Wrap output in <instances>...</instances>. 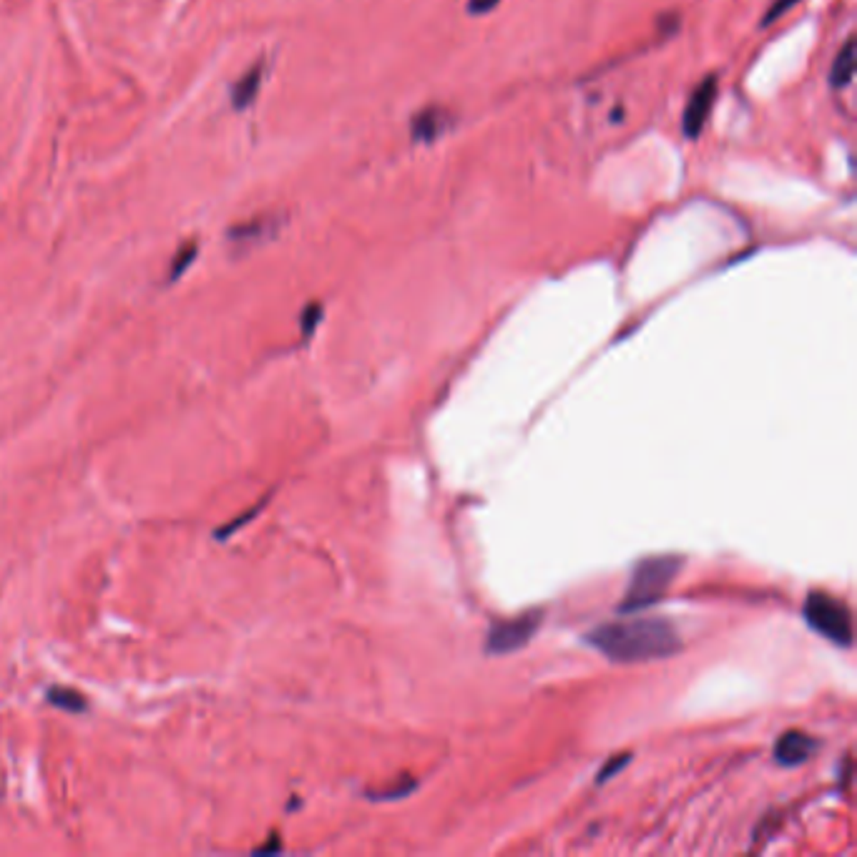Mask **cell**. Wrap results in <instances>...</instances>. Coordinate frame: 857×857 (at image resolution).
<instances>
[{"instance_id":"obj_1","label":"cell","mask_w":857,"mask_h":857,"mask_svg":"<svg viewBox=\"0 0 857 857\" xmlns=\"http://www.w3.org/2000/svg\"><path fill=\"white\" fill-rule=\"evenodd\" d=\"M584 641L616 664H641V661L669 658L682 649V639L669 622L641 619V616L601 623L584 636Z\"/></svg>"},{"instance_id":"obj_2","label":"cell","mask_w":857,"mask_h":857,"mask_svg":"<svg viewBox=\"0 0 857 857\" xmlns=\"http://www.w3.org/2000/svg\"><path fill=\"white\" fill-rule=\"evenodd\" d=\"M679 569H682V561L676 556H654V559L641 561L632 573V584L619 604V614L629 616L654 606L669 591Z\"/></svg>"},{"instance_id":"obj_3","label":"cell","mask_w":857,"mask_h":857,"mask_svg":"<svg viewBox=\"0 0 857 857\" xmlns=\"http://www.w3.org/2000/svg\"><path fill=\"white\" fill-rule=\"evenodd\" d=\"M802 616L809 629L822 639H827L830 644L850 649L855 641L853 611L840 598L830 596L825 591H812L802 604Z\"/></svg>"},{"instance_id":"obj_4","label":"cell","mask_w":857,"mask_h":857,"mask_svg":"<svg viewBox=\"0 0 857 857\" xmlns=\"http://www.w3.org/2000/svg\"><path fill=\"white\" fill-rule=\"evenodd\" d=\"M541 622H543V611H526L521 616L490 623L485 634V651L490 657H506L513 651H521L523 646L531 644Z\"/></svg>"},{"instance_id":"obj_5","label":"cell","mask_w":857,"mask_h":857,"mask_svg":"<svg viewBox=\"0 0 857 857\" xmlns=\"http://www.w3.org/2000/svg\"><path fill=\"white\" fill-rule=\"evenodd\" d=\"M285 222L287 216L279 212L257 214V216H252L247 222L234 224V226L226 232V242H229V247L239 249V252L261 247V244H267L269 239H274V236L282 232Z\"/></svg>"},{"instance_id":"obj_6","label":"cell","mask_w":857,"mask_h":857,"mask_svg":"<svg viewBox=\"0 0 857 857\" xmlns=\"http://www.w3.org/2000/svg\"><path fill=\"white\" fill-rule=\"evenodd\" d=\"M717 91H720V78H717V75H707V78L692 91V96L686 101L682 113L684 137L696 138L702 134L709 113H711V106H714V101H717Z\"/></svg>"},{"instance_id":"obj_7","label":"cell","mask_w":857,"mask_h":857,"mask_svg":"<svg viewBox=\"0 0 857 857\" xmlns=\"http://www.w3.org/2000/svg\"><path fill=\"white\" fill-rule=\"evenodd\" d=\"M455 126V116L443 106H428L418 111L411 121V138L418 144H433Z\"/></svg>"},{"instance_id":"obj_8","label":"cell","mask_w":857,"mask_h":857,"mask_svg":"<svg viewBox=\"0 0 857 857\" xmlns=\"http://www.w3.org/2000/svg\"><path fill=\"white\" fill-rule=\"evenodd\" d=\"M817 747H820L817 745V739H812L809 734L787 732L782 734V737L777 739V745H774V759H777L780 767L792 770V767L805 764V762L817 752Z\"/></svg>"},{"instance_id":"obj_9","label":"cell","mask_w":857,"mask_h":857,"mask_svg":"<svg viewBox=\"0 0 857 857\" xmlns=\"http://www.w3.org/2000/svg\"><path fill=\"white\" fill-rule=\"evenodd\" d=\"M264 75H267V61H257L247 74L239 75L234 81V86L229 91V101H232V109L234 111H247L249 106L257 101L264 84Z\"/></svg>"},{"instance_id":"obj_10","label":"cell","mask_w":857,"mask_h":857,"mask_svg":"<svg viewBox=\"0 0 857 857\" xmlns=\"http://www.w3.org/2000/svg\"><path fill=\"white\" fill-rule=\"evenodd\" d=\"M853 75H855V38L850 36L835 56L833 68H830V86L847 88L853 84Z\"/></svg>"},{"instance_id":"obj_11","label":"cell","mask_w":857,"mask_h":857,"mask_svg":"<svg viewBox=\"0 0 857 857\" xmlns=\"http://www.w3.org/2000/svg\"><path fill=\"white\" fill-rule=\"evenodd\" d=\"M46 702H49L50 707L63 709V711H68V714H84L88 709L86 696L81 694V692H75L71 686H50L49 692H46Z\"/></svg>"},{"instance_id":"obj_12","label":"cell","mask_w":857,"mask_h":857,"mask_svg":"<svg viewBox=\"0 0 857 857\" xmlns=\"http://www.w3.org/2000/svg\"><path fill=\"white\" fill-rule=\"evenodd\" d=\"M197 254H199L197 242H184L181 247L176 249V254L172 257V264H169V272H166V285H174V282H179V279L189 272V267L194 264Z\"/></svg>"},{"instance_id":"obj_13","label":"cell","mask_w":857,"mask_h":857,"mask_svg":"<svg viewBox=\"0 0 857 857\" xmlns=\"http://www.w3.org/2000/svg\"><path fill=\"white\" fill-rule=\"evenodd\" d=\"M418 787V782H412L411 777H400L398 782H393L385 790H370L367 797L375 800V802H393V800H402V797H408Z\"/></svg>"},{"instance_id":"obj_14","label":"cell","mask_w":857,"mask_h":857,"mask_svg":"<svg viewBox=\"0 0 857 857\" xmlns=\"http://www.w3.org/2000/svg\"><path fill=\"white\" fill-rule=\"evenodd\" d=\"M267 503H269V496L261 498L260 503H257V506H252L247 513H239V518H234L232 523H226V526H222V528H216V531H214V538H216V541H226V538H232V535H234L236 531L242 528V526H247V523L254 521V518L260 516V510L264 508Z\"/></svg>"},{"instance_id":"obj_15","label":"cell","mask_w":857,"mask_h":857,"mask_svg":"<svg viewBox=\"0 0 857 857\" xmlns=\"http://www.w3.org/2000/svg\"><path fill=\"white\" fill-rule=\"evenodd\" d=\"M322 314H324V310H322V305H320V302H312V305H307V307L302 310V314H299V327H302V335H305V337L314 335L317 324L322 322Z\"/></svg>"},{"instance_id":"obj_16","label":"cell","mask_w":857,"mask_h":857,"mask_svg":"<svg viewBox=\"0 0 857 857\" xmlns=\"http://www.w3.org/2000/svg\"><path fill=\"white\" fill-rule=\"evenodd\" d=\"M629 762H632V755H619V757H611L609 762H606V764H604V767L598 770L596 782L604 784V782H609V780H614V777H616V774H619V772H622L623 767L629 764Z\"/></svg>"},{"instance_id":"obj_17","label":"cell","mask_w":857,"mask_h":857,"mask_svg":"<svg viewBox=\"0 0 857 857\" xmlns=\"http://www.w3.org/2000/svg\"><path fill=\"white\" fill-rule=\"evenodd\" d=\"M797 3H800V0H772V5L767 8V13H764V18H762V28H767V25L774 23L777 18H782L784 13L792 11Z\"/></svg>"},{"instance_id":"obj_18","label":"cell","mask_w":857,"mask_h":857,"mask_svg":"<svg viewBox=\"0 0 857 857\" xmlns=\"http://www.w3.org/2000/svg\"><path fill=\"white\" fill-rule=\"evenodd\" d=\"M498 3H500V0H468V13H471V15H485V13L498 8Z\"/></svg>"},{"instance_id":"obj_19","label":"cell","mask_w":857,"mask_h":857,"mask_svg":"<svg viewBox=\"0 0 857 857\" xmlns=\"http://www.w3.org/2000/svg\"><path fill=\"white\" fill-rule=\"evenodd\" d=\"M277 853H282V840H279V835H272V837H269V843L254 847V855H277Z\"/></svg>"},{"instance_id":"obj_20","label":"cell","mask_w":857,"mask_h":857,"mask_svg":"<svg viewBox=\"0 0 857 857\" xmlns=\"http://www.w3.org/2000/svg\"><path fill=\"white\" fill-rule=\"evenodd\" d=\"M850 780H853V759H850V755H847V757L843 759V767H840V782H843V790H847Z\"/></svg>"}]
</instances>
